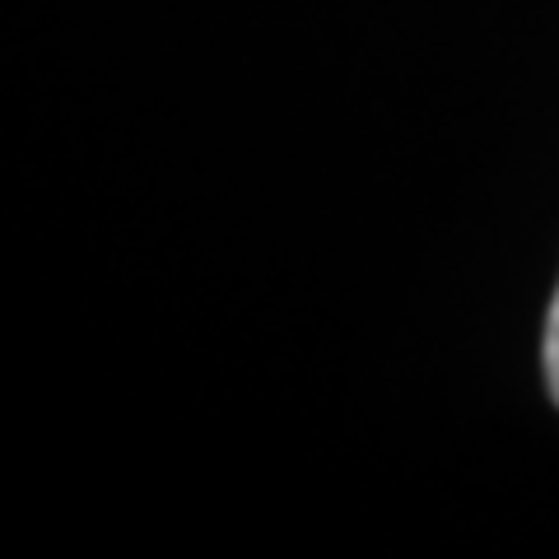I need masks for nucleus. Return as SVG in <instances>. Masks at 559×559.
<instances>
[{"label": "nucleus", "instance_id": "nucleus-1", "mask_svg": "<svg viewBox=\"0 0 559 559\" xmlns=\"http://www.w3.org/2000/svg\"><path fill=\"white\" fill-rule=\"evenodd\" d=\"M546 378H550V396L559 406V289L550 299V322H546Z\"/></svg>", "mask_w": 559, "mask_h": 559}]
</instances>
